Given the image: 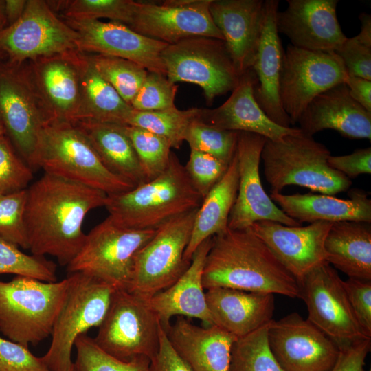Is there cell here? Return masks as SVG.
<instances>
[{
  "mask_svg": "<svg viewBox=\"0 0 371 371\" xmlns=\"http://www.w3.org/2000/svg\"><path fill=\"white\" fill-rule=\"evenodd\" d=\"M24 221L28 249L38 256L55 257L67 266L80 250L89 211L104 206L107 194L49 173L26 188Z\"/></svg>",
  "mask_w": 371,
  "mask_h": 371,
  "instance_id": "obj_1",
  "label": "cell"
},
{
  "mask_svg": "<svg viewBox=\"0 0 371 371\" xmlns=\"http://www.w3.org/2000/svg\"><path fill=\"white\" fill-rule=\"evenodd\" d=\"M204 289L225 287L300 298L297 280L250 227L229 228L212 237L206 256Z\"/></svg>",
  "mask_w": 371,
  "mask_h": 371,
  "instance_id": "obj_2",
  "label": "cell"
},
{
  "mask_svg": "<svg viewBox=\"0 0 371 371\" xmlns=\"http://www.w3.org/2000/svg\"><path fill=\"white\" fill-rule=\"evenodd\" d=\"M203 197L177 155L157 177L131 190L109 194L104 206L111 221L131 230L157 229L171 219L200 207Z\"/></svg>",
  "mask_w": 371,
  "mask_h": 371,
  "instance_id": "obj_3",
  "label": "cell"
},
{
  "mask_svg": "<svg viewBox=\"0 0 371 371\" xmlns=\"http://www.w3.org/2000/svg\"><path fill=\"white\" fill-rule=\"evenodd\" d=\"M72 181L107 195L132 190L135 186L111 172L102 163L85 135L75 124L54 122L38 137L34 168Z\"/></svg>",
  "mask_w": 371,
  "mask_h": 371,
  "instance_id": "obj_4",
  "label": "cell"
},
{
  "mask_svg": "<svg viewBox=\"0 0 371 371\" xmlns=\"http://www.w3.org/2000/svg\"><path fill=\"white\" fill-rule=\"evenodd\" d=\"M330 155L325 145L300 129L280 141L267 139L261 159L271 192H281L291 185L331 196L346 191L352 181L328 165Z\"/></svg>",
  "mask_w": 371,
  "mask_h": 371,
  "instance_id": "obj_5",
  "label": "cell"
},
{
  "mask_svg": "<svg viewBox=\"0 0 371 371\" xmlns=\"http://www.w3.org/2000/svg\"><path fill=\"white\" fill-rule=\"evenodd\" d=\"M69 284L68 277L52 282L22 276L0 281V332L26 347L48 337Z\"/></svg>",
  "mask_w": 371,
  "mask_h": 371,
  "instance_id": "obj_6",
  "label": "cell"
},
{
  "mask_svg": "<svg viewBox=\"0 0 371 371\" xmlns=\"http://www.w3.org/2000/svg\"><path fill=\"white\" fill-rule=\"evenodd\" d=\"M55 122L28 61L0 63V123L20 156L34 168L42 128Z\"/></svg>",
  "mask_w": 371,
  "mask_h": 371,
  "instance_id": "obj_7",
  "label": "cell"
},
{
  "mask_svg": "<svg viewBox=\"0 0 371 371\" xmlns=\"http://www.w3.org/2000/svg\"><path fill=\"white\" fill-rule=\"evenodd\" d=\"M67 277L69 284L53 327L51 344L41 357L51 371L74 368L71 350L76 338L91 328L100 326L115 290L84 273H71Z\"/></svg>",
  "mask_w": 371,
  "mask_h": 371,
  "instance_id": "obj_8",
  "label": "cell"
},
{
  "mask_svg": "<svg viewBox=\"0 0 371 371\" xmlns=\"http://www.w3.org/2000/svg\"><path fill=\"white\" fill-rule=\"evenodd\" d=\"M157 230L125 229L107 216L86 234L80 250L67 266V271L84 273L115 289L127 290L135 256Z\"/></svg>",
  "mask_w": 371,
  "mask_h": 371,
  "instance_id": "obj_9",
  "label": "cell"
},
{
  "mask_svg": "<svg viewBox=\"0 0 371 371\" xmlns=\"http://www.w3.org/2000/svg\"><path fill=\"white\" fill-rule=\"evenodd\" d=\"M161 328L147 300L128 290L115 289L93 339L100 349L120 361L139 356L151 359L159 349Z\"/></svg>",
  "mask_w": 371,
  "mask_h": 371,
  "instance_id": "obj_10",
  "label": "cell"
},
{
  "mask_svg": "<svg viewBox=\"0 0 371 371\" xmlns=\"http://www.w3.org/2000/svg\"><path fill=\"white\" fill-rule=\"evenodd\" d=\"M197 209L159 227L154 236L136 254L128 291L148 300L172 286L191 262L185 258Z\"/></svg>",
  "mask_w": 371,
  "mask_h": 371,
  "instance_id": "obj_11",
  "label": "cell"
},
{
  "mask_svg": "<svg viewBox=\"0 0 371 371\" xmlns=\"http://www.w3.org/2000/svg\"><path fill=\"white\" fill-rule=\"evenodd\" d=\"M166 76L175 84L189 82L203 91L206 103L233 91L238 74L224 41L194 37L168 45L161 52Z\"/></svg>",
  "mask_w": 371,
  "mask_h": 371,
  "instance_id": "obj_12",
  "label": "cell"
},
{
  "mask_svg": "<svg viewBox=\"0 0 371 371\" xmlns=\"http://www.w3.org/2000/svg\"><path fill=\"white\" fill-rule=\"evenodd\" d=\"M78 34L54 12L47 1L27 0L14 23L0 30V52L21 64L69 52H78Z\"/></svg>",
  "mask_w": 371,
  "mask_h": 371,
  "instance_id": "obj_13",
  "label": "cell"
},
{
  "mask_svg": "<svg viewBox=\"0 0 371 371\" xmlns=\"http://www.w3.org/2000/svg\"><path fill=\"white\" fill-rule=\"evenodd\" d=\"M299 284L307 319L339 349L360 339H371L353 312L343 280L328 262L313 269Z\"/></svg>",
  "mask_w": 371,
  "mask_h": 371,
  "instance_id": "obj_14",
  "label": "cell"
},
{
  "mask_svg": "<svg viewBox=\"0 0 371 371\" xmlns=\"http://www.w3.org/2000/svg\"><path fill=\"white\" fill-rule=\"evenodd\" d=\"M348 75L335 52L310 51L288 45L284 51L279 82L282 109L291 125L317 95L340 83Z\"/></svg>",
  "mask_w": 371,
  "mask_h": 371,
  "instance_id": "obj_15",
  "label": "cell"
},
{
  "mask_svg": "<svg viewBox=\"0 0 371 371\" xmlns=\"http://www.w3.org/2000/svg\"><path fill=\"white\" fill-rule=\"evenodd\" d=\"M212 0H167L160 4L135 2L128 27L168 45L194 37L224 41L209 7Z\"/></svg>",
  "mask_w": 371,
  "mask_h": 371,
  "instance_id": "obj_16",
  "label": "cell"
},
{
  "mask_svg": "<svg viewBox=\"0 0 371 371\" xmlns=\"http://www.w3.org/2000/svg\"><path fill=\"white\" fill-rule=\"evenodd\" d=\"M267 339L282 371H328L339 352L333 340L295 312L272 319Z\"/></svg>",
  "mask_w": 371,
  "mask_h": 371,
  "instance_id": "obj_17",
  "label": "cell"
},
{
  "mask_svg": "<svg viewBox=\"0 0 371 371\" xmlns=\"http://www.w3.org/2000/svg\"><path fill=\"white\" fill-rule=\"evenodd\" d=\"M267 138L256 133L238 132L235 155L238 169V187L228 218L230 229L249 228L255 222L272 221L286 226L301 224L285 214L265 192L259 164Z\"/></svg>",
  "mask_w": 371,
  "mask_h": 371,
  "instance_id": "obj_18",
  "label": "cell"
},
{
  "mask_svg": "<svg viewBox=\"0 0 371 371\" xmlns=\"http://www.w3.org/2000/svg\"><path fill=\"white\" fill-rule=\"evenodd\" d=\"M62 19L77 32L78 52L129 60L148 71L166 76L161 52L168 44L140 34L117 22Z\"/></svg>",
  "mask_w": 371,
  "mask_h": 371,
  "instance_id": "obj_19",
  "label": "cell"
},
{
  "mask_svg": "<svg viewBox=\"0 0 371 371\" xmlns=\"http://www.w3.org/2000/svg\"><path fill=\"white\" fill-rule=\"evenodd\" d=\"M333 223L317 221L290 227L272 221L253 223L252 232L299 282L326 260L324 240Z\"/></svg>",
  "mask_w": 371,
  "mask_h": 371,
  "instance_id": "obj_20",
  "label": "cell"
},
{
  "mask_svg": "<svg viewBox=\"0 0 371 371\" xmlns=\"http://www.w3.org/2000/svg\"><path fill=\"white\" fill-rule=\"evenodd\" d=\"M276 14L278 34L291 45L310 51L335 52L346 39L337 17V0H287Z\"/></svg>",
  "mask_w": 371,
  "mask_h": 371,
  "instance_id": "obj_21",
  "label": "cell"
},
{
  "mask_svg": "<svg viewBox=\"0 0 371 371\" xmlns=\"http://www.w3.org/2000/svg\"><path fill=\"white\" fill-rule=\"evenodd\" d=\"M210 12L238 74L252 67L265 16L263 0H212Z\"/></svg>",
  "mask_w": 371,
  "mask_h": 371,
  "instance_id": "obj_22",
  "label": "cell"
},
{
  "mask_svg": "<svg viewBox=\"0 0 371 371\" xmlns=\"http://www.w3.org/2000/svg\"><path fill=\"white\" fill-rule=\"evenodd\" d=\"M256 84V74L251 68L240 76L223 104L214 109H201L199 119L222 130L256 133L274 142L299 131V128L282 127L268 117L255 99Z\"/></svg>",
  "mask_w": 371,
  "mask_h": 371,
  "instance_id": "obj_23",
  "label": "cell"
},
{
  "mask_svg": "<svg viewBox=\"0 0 371 371\" xmlns=\"http://www.w3.org/2000/svg\"><path fill=\"white\" fill-rule=\"evenodd\" d=\"M297 123L309 136L332 129L351 139L371 140V113L350 95L345 83L338 84L313 98Z\"/></svg>",
  "mask_w": 371,
  "mask_h": 371,
  "instance_id": "obj_24",
  "label": "cell"
},
{
  "mask_svg": "<svg viewBox=\"0 0 371 371\" xmlns=\"http://www.w3.org/2000/svg\"><path fill=\"white\" fill-rule=\"evenodd\" d=\"M78 52L57 54L28 61L38 90L55 122H77L80 102Z\"/></svg>",
  "mask_w": 371,
  "mask_h": 371,
  "instance_id": "obj_25",
  "label": "cell"
},
{
  "mask_svg": "<svg viewBox=\"0 0 371 371\" xmlns=\"http://www.w3.org/2000/svg\"><path fill=\"white\" fill-rule=\"evenodd\" d=\"M264 26L251 69L257 84L254 87L255 99L268 117L278 125L291 128V121L282 109L279 82L284 50L276 27L278 0H265Z\"/></svg>",
  "mask_w": 371,
  "mask_h": 371,
  "instance_id": "obj_26",
  "label": "cell"
},
{
  "mask_svg": "<svg viewBox=\"0 0 371 371\" xmlns=\"http://www.w3.org/2000/svg\"><path fill=\"white\" fill-rule=\"evenodd\" d=\"M212 237L199 245L190 266L172 286L147 300L164 329L170 326V320L174 316L196 318L207 326L214 324L202 284L203 269Z\"/></svg>",
  "mask_w": 371,
  "mask_h": 371,
  "instance_id": "obj_27",
  "label": "cell"
},
{
  "mask_svg": "<svg viewBox=\"0 0 371 371\" xmlns=\"http://www.w3.org/2000/svg\"><path fill=\"white\" fill-rule=\"evenodd\" d=\"M173 348L193 371H229L237 337L213 324L198 326L178 316L164 329Z\"/></svg>",
  "mask_w": 371,
  "mask_h": 371,
  "instance_id": "obj_28",
  "label": "cell"
},
{
  "mask_svg": "<svg viewBox=\"0 0 371 371\" xmlns=\"http://www.w3.org/2000/svg\"><path fill=\"white\" fill-rule=\"evenodd\" d=\"M205 297L214 324L237 338L273 319L275 297L272 293L214 287L207 289Z\"/></svg>",
  "mask_w": 371,
  "mask_h": 371,
  "instance_id": "obj_29",
  "label": "cell"
},
{
  "mask_svg": "<svg viewBox=\"0 0 371 371\" xmlns=\"http://www.w3.org/2000/svg\"><path fill=\"white\" fill-rule=\"evenodd\" d=\"M269 196L285 214L300 223L317 221L371 223V200L363 190H351L348 199L311 193L283 194L271 192Z\"/></svg>",
  "mask_w": 371,
  "mask_h": 371,
  "instance_id": "obj_30",
  "label": "cell"
},
{
  "mask_svg": "<svg viewBox=\"0 0 371 371\" xmlns=\"http://www.w3.org/2000/svg\"><path fill=\"white\" fill-rule=\"evenodd\" d=\"M326 260L353 278L371 280V225L363 221L332 223L325 240Z\"/></svg>",
  "mask_w": 371,
  "mask_h": 371,
  "instance_id": "obj_31",
  "label": "cell"
},
{
  "mask_svg": "<svg viewBox=\"0 0 371 371\" xmlns=\"http://www.w3.org/2000/svg\"><path fill=\"white\" fill-rule=\"evenodd\" d=\"M85 135L104 165L135 186L146 181L126 125L92 120L74 124Z\"/></svg>",
  "mask_w": 371,
  "mask_h": 371,
  "instance_id": "obj_32",
  "label": "cell"
},
{
  "mask_svg": "<svg viewBox=\"0 0 371 371\" xmlns=\"http://www.w3.org/2000/svg\"><path fill=\"white\" fill-rule=\"evenodd\" d=\"M78 65L80 102L77 122L92 120L127 125L134 111L133 107L98 73L87 54L78 52Z\"/></svg>",
  "mask_w": 371,
  "mask_h": 371,
  "instance_id": "obj_33",
  "label": "cell"
},
{
  "mask_svg": "<svg viewBox=\"0 0 371 371\" xmlns=\"http://www.w3.org/2000/svg\"><path fill=\"white\" fill-rule=\"evenodd\" d=\"M238 187V169L234 154L221 179L203 199L194 221L185 258L191 262L199 245L209 237L227 230L228 218L235 203Z\"/></svg>",
  "mask_w": 371,
  "mask_h": 371,
  "instance_id": "obj_34",
  "label": "cell"
},
{
  "mask_svg": "<svg viewBox=\"0 0 371 371\" xmlns=\"http://www.w3.org/2000/svg\"><path fill=\"white\" fill-rule=\"evenodd\" d=\"M201 109L179 110L176 106L160 111L133 112L127 125L140 128L166 139L171 148L179 149L190 123L199 117Z\"/></svg>",
  "mask_w": 371,
  "mask_h": 371,
  "instance_id": "obj_35",
  "label": "cell"
},
{
  "mask_svg": "<svg viewBox=\"0 0 371 371\" xmlns=\"http://www.w3.org/2000/svg\"><path fill=\"white\" fill-rule=\"evenodd\" d=\"M267 326L238 337L232 345L229 371H282L268 343Z\"/></svg>",
  "mask_w": 371,
  "mask_h": 371,
  "instance_id": "obj_36",
  "label": "cell"
},
{
  "mask_svg": "<svg viewBox=\"0 0 371 371\" xmlns=\"http://www.w3.org/2000/svg\"><path fill=\"white\" fill-rule=\"evenodd\" d=\"M87 54L98 73L131 105L148 71L129 60L102 54Z\"/></svg>",
  "mask_w": 371,
  "mask_h": 371,
  "instance_id": "obj_37",
  "label": "cell"
},
{
  "mask_svg": "<svg viewBox=\"0 0 371 371\" xmlns=\"http://www.w3.org/2000/svg\"><path fill=\"white\" fill-rule=\"evenodd\" d=\"M54 12H62V18L98 19L130 24L135 5L132 0H71L47 1Z\"/></svg>",
  "mask_w": 371,
  "mask_h": 371,
  "instance_id": "obj_38",
  "label": "cell"
},
{
  "mask_svg": "<svg viewBox=\"0 0 371 371\" xmlns=\"http://www.w3.org/2000/svg\"><path fill=\"white\" fill-rule=\"evenodd\" d=\"M74 346L77 353L74 371H150V359L147 357L120 361L100 349L86 333L76 338Z\"/></svg>",
  "mask_w": 371,
  "mask_h": 371,
  "instance_id": "obj_39",
  "label": "cell"
},
{
  "mask_svg": "<svg viewBox=\"0 0 371 371\" xmlns=\"http://www.w3.org/2000/svg\"><path fill=\"white\" fill-rule=\"evenodd\" d=\"M146 181L154 179L167 168L171 146L164 137L148 131L126 125Z\"/></svg>",
  "mask_w": 371,
  "mask_h": 371,
  "instance_id": "obj_40",
  "label": "cell"
},
{
  "mask_svg": "<svg viewBox=\"0 0 371 371\" xmlns=\"http://www.w3.org/2000/svg\"><path fill=\"white\" fill-rule=\"evenodd\" d=\"M238 133L218 128L196 118L189 125L185 141L190 150L207 153L229 164L235 154Z\"/></svg>",
  "mask_w": 371,
  "mask_h": 371,
  "instance_id": "obj_41",
  "label": "cell"
},
{
  "mask_svg": "<svg viewBox=\"0 0 371 371\" xmlns=\"http://www.w3.org/2000/svg\"><path fill=\"white\" fill-rule=\"evenodd\" d=\"M0 237V274H16L43 282L57 281L56 265L44 256L28 255Z\"/></svg>",
  "mask_w": 371,
  "mask_h": 371,
  "instance_id": "obj_42",
  "label": "cell"
},
{
  "mask_svg": "<svg viewBox=\"0 0 371 371\" xmlns=\"http://www.w3.org/2000/svg\"><path fill=\"white\" fill-rule=\"evenodd\" d=\"M32 179V169L9 138L5 135L0 136V194L25 190Z\"/></svg>",
  "mask_w": 371,
  "mask_h": 371,
  "instance_id": "obj_43",
  "label": "cell"
},
{
  "mask_svg": "<svg viewBox=\"0 0 371 371\" xmlns=\"http://www.w3.org/2000/svg\"><path fill=\"white\" fill-rule=\"evenodd\" d=\"M26 189L0 194V237L28 249V240L24 221Z\"/></svg>",
  "mask_w": 371,
  "mask_h": 371,
  "instance_id": "obj_44",
  "label": "cell"
},
{
  "mask_svg": "<svg viewBox=\"0 0 371 371\" xmlns=\"http://www.w3.org/2000/svg\"><path fill=\"white\" fill-rule=\"evenodd\" d=\"M177 85L166 76L148 71L142 87L131 103L135 111H153L175 106Z\"/></svg>",
  "mask_w": 371,
  "mask_h": 371,
  "instance_id": "obj_45",
  "label": "cell"
},
{
  "mask_svg": "<svg viewBox=\"0 0 371 371\" xmlns=\"http://www.w3.org/2000/svg\"><path fill=\"white\" fill-rule=\"evenodd\" d=\"M229 164L207 153L190 150L185 166L188 175L203 199L221 179Z\"/></svg>",
  "mask_w": 371,
  "mask_h": 371,
  "instance_id": "obj_46",
  "label": "cell"
},
{
  "mask_svg": "<svg viewBox=\"0 0 371 371\" xmlns=\"http://www.w3.org/2000/svg\"><path fill=\"white\" fill-rule=\"evenodd\" d=\"M0 371H51L28 347L0 336Z\"/></svg>",
  "mask_w": 371,
  "mask_h": 371,
  "instance_id": "obj_47",
  "label": "cell"
},
{
  "mask_svg": "<svg viewBox=\"0 0 371 371\" xmlns=\"http://www.w3.org/2000/svg\"><path fill=\"white\" fill-rule=\"evenodd\" d=\"M335 53L341 59L348 76L371 80V45L355 36L346 38Z\"/></svg>",
  "mask_w": 371,
  "mask_h": 371,
  "instance_id": "obj_48",
  "label": "cell"
},
{
  "mask_svg": "<svg viewBox=\"0 0 371 371\" xmlns=\"http://www.w3.org/2000/svg\"><path fill=\"white\" fill-rule=\"evenodd\" d=\"M350 304L360 325L371 337V280H343Z\"/></svg>",
  "mask_w": 371,
  "mask_h": 371,
  "instance_id": "obj_49",
  "label": "cell"
},
{
  "mask_svg": "<svg viewBox=\"0 0 371 371\" xmlns=\"http://www.w3.org/2000/svg\"><path fill=\"white\" fill-rule=\"evenodd\" d=\"M328 165L349 179L362 174L371 173V148L355 150L346 155L333 156L328 159Z\"/></svg>",
  "mask_w": 371,
  "mask_h": 371,
  "instance_id": "obj_50",
  "label": "cell"
},
{
  "mask_svg": "<svg viewBox=\"0 0 371 371\" xmlns=\"http://www.w3.org/2000/svg\"><path fill=\"white\" fill-rule=\"evenodd\" d=\"M370 348L371 339H363L339 349L336 361L328 371H366L365 360Z\"/></svg>",
  "mask_w": 371,
  "mask_h": 371,
  "instance_id": "obj_51",
  "label": "cell"
},
{
  "mask_svg": "<svg viewBox=\"0 0 371 371\" xmlns=\"http://www.w3.org/2000/svg\"><path fill=\"white\" fill-rule=\"evenodd\" d=\"M149 369L150 371H193L173 348L162 326L159 349L150 359Z\"/></svg>",
  "mask_w": 371,
  "mask_h": 371,
  "instance_id": "obj_52",
  "label": "cell"
},
{
  "mask_svg": "<svg viewBox=\"0 0 371 371\" xmlns=\"http://www.w3.org/2000/svg\"><path fill=\"white\" fill-rule=\"evenodd\" d=\"M345 84L348 88L351 97L371 113V80L348 76Z\"/></svg>",
  "mask_w": 371,
  "mask_h": 371,
  "instance_id": "obj_53",
  "label": "cell"
},
{
  "mask_svg": "<svg viewBox=\"0 0 371 371\" xmlns=\"http://www.w3.org/2000/svg\"><path fill=\"white\" fill-rule=\"evenodd\" d=\"M26 4L27 0H5L7 26L12 25L20 19L25 9Z\"/></svg>",
  "mask_w": 371,
  "mask_h": 371,
  "instance_id": "obj_54",
  "label": "cell"
},
{
  "mask_svg": "<svg viewBox=\"0 0 371 371\" xmlns=\"http://www.w3.org/2000/svg\"><path fill=\"white\" fill-rule=\"evenodd\" d=\"M359 19L361 21V31L357 36L363 42L371 45V15L362 12Z\"/></svg>",
  "mask_w": 371,
  "mask_h": 371,
  "instance_id": "obj_55",
  "label": "cell"
},
{
  "mask_svg": "<svg viewBox=\"0 0 371 371\" xmlns=\"http://www.w3.org/2000/svg\"><path fill=\"white\" fill-rule=\"evenodd\" d=\"M7 26L5 14V0H0V30Z\"/></svg>",
  "mask_w": 371,
  "mask_h": 371,
  "instance_id": "obj_56",
  "label": "cell"
},
{
  "mask_svg": "<svg viewBox=\"0 0 371 371\" xmlns=\"http://www.w3.org/2000/svg\"><path fill=\"white\" fill-rule=\"evenodd\" d=\"M5 135V131L2 124L0 123V136Z\"/></svg>",
  "mask_w": 371,
  "mask_h": 371,
  "instance_id": "obj_57",
  "label": "cell"
},
{
  "mask_svg": "<svg viewBox=\"0 0 371 371\" xmlns=\"http://www.w3.org/2000/svg\"><path fill=\"white\" fill-rule=\"evenodd\" d=\"M3 56H4L0 52V60L3 58Z\"/></svg>",
  "mask_w": 371,
  "mask_h": 371,
  "instance_id": "obj_58",
  "label": "cell"
},
{
  "mask_svg": "<svg viewBox=\"0 0 371 371\" xmlns=\"http://www.w3.org/2000/svg\"><path fill=\"white\" fill-rule=\"evenodd\" d=\"M70 371H74V368H73L72 370H71Z\"/></svg>",
  "mask_w": 371,
  "mask_h": 371,
  "instance_id": "obj_59",
  "label": "cell"
},
{
  "mask_svg": "<svg viewBox=\"0 0 371 371\" xmlns=\"http://www.w3.org/2000/svg\"><path fill=\"white\" fill-rule=\"evenodd\" d=\"M369 371H370V370Z\"/></svg>",
  "mask_w": 371,
  "mask_h": 371,
  "instance_id": "obj_60",
  "label": "cell"
}]
</instances>
